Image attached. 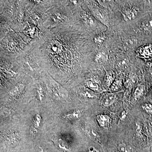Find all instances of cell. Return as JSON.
Returning a JSON list of instances; mask_svg holds the SVG:
<instances>
[{
	"label": "cell",
	"instance_id": "cell-1",
	"mask_svg": "<svg viewBox=\"0 0 152 152\" xmlns=\"http://www.w3.org/2000/svg\"><path fill=\"white\" fill-rule=\"evenodd\" d=\"M69 1H53L46 12L41 28L72 26L73 18Z\"/></svg>",
	"mask_w": 152,
	"mask_h": 152
},
{
	"label": "cell",
	"instance_id": "cell-2",
	"mask_svg": "<svg viewBox=\"0 0 152 152\" xmlns=\"http://www.w3.org/2000/svg\"><path fill=\"white\" fill-rule=\"evenodd\" d=\"M16 59L23 73L33 77L37 75L45 76L48 73L42 57L32 42L28 45Z\"/></svg>",
	"mask_w": 152,
	"mask_h": 152
},
{
	"label": "cell",
	"instance_id": "cell-3",
	"mask_svg": "<svg viewBox=\"0 0 152 152\" xmlns=\"http://www.w3.org/2000/svg\"><path fill=\"white\" fill-rule=\"evenodd\" d=\"M1 39V54L16 58L24 50L29 43L22 32L10 28Z\"/></svg>",
	"mask_w": 152,
	"mask_h": 152
},
{
	"label": "cell",
	"instance_id": "cell-4",
	"mask_svg": "<svg viewBox=\"0 0 152 152\" xmlns=\"http://www.w3.org/2000/svg\"><path fill=\"white\" fill-rule=\"evenodd\" d=\"M44 79L49 91L57 99L64 100L69 99V93L66 89L52 77L48 73L46 74Z\"/></svg>",
	"mask_w": 152,
	"mask_h": 152
},
{
	"label": "cell",
	"instance_id": "cell-5",
	"mask_svg": "<svg viewBox=\"0 0 152 152\" xmlns=\"http://www.w3.org/2000/svg\"><path fill=\"white\" fill-rule=\"evenodd\" d=\"M26 86L23 82L20 81L17 82L10 89L8 94L11 97L16 98L19 97L23 94L26 90Z\"/></svg>",
	"mask_w": 152,
	"mask_h": 152
},
{
	"label": "cell",
	"instance_id": "cell-6",
	"mask_svg": "<svg viewBox=\"0 0 152 152\" xmlns=\"http://www.w3.org/2000/svg\"><path fill=\"white\" fill-rule=\"evenodd\" d=\"M138 14L137 10L134 7H128L123 10L122 16L125 21L129 22L134 20Z\"/></svg>",
	"mask_w": 152,
	"mask_h": 152
},
{
	"label": "cell",
	"instance_id": "cell-7",
	"mask_svg": "<svg viewBox=\"0 0 152 152\" xmlns=\"http://www.w3.org/2000/svg\"><path fill=\"white\" fill-rule=\"evenodd\" d=\"M6 141L11 145H15L19 143L21 137L18 132L15 130L9 131L5 135Z\"/></svg>",
	"mask_w": 152,
	"mask_h": 152
},
{
	"label": "cell",
	"instance_id": "cell-8",
	"mask_svg": "<svg viewBox=\"0 0 152 152\" xmlns=\"http://www.w3.org/2000/svg\"><path fill=\"white\" fill-rule=\"evenodd\" d=\"M137 53L138 54L139 56L145 60L152 59V45H148L144 46L139 48Z\"/></svg>",
	"mask_w": 152,
	"mask_h": 152
},
{
	"label": "cell",
	"instance_id": "cell-9",
	"mask_svg": "<svg viewBox=\"0 0 152 152\" xmlns=\"http://www.w3.org/2000/svg\"><path fill=\"white\" fill-rule=\"evenodd\" d=\"M82 21L87 27L89 28H94L96 26V22L94 19L86 11H83L80 15Z\"/></svg>",
	"mask_w": 152,
	"mask_h": 152
},
{
	"label": "cell",
	"instance_id": "cell-10",
	"mask_svg": "<svg viewBox=\"0 0 152 152\" xmlns=\"http://www.w3.org/2000/svg\"><path fill=\"white\" fill-rule=\"evenodd\" d=\"M117 99V96L113 93H107L103 97L102 104L105 107H109L115 102Z\"/></svg>",
	"mask_w": 152,
	"mask_h": 152
},
{
	"label": "cell",
	"instance_id": "cell-11",
	"mask_svg": "<svg viewBox=\"0 0 152 152\" xmlns=\"http://www.w3.org/2000/svg\"><path fill=\"white\" fill-rule=\"evenodd\" d=\"M88 8L95 18L99 20L102 23H103L105 25H107V19L104 16L103 14L99 10H98L96 7L93 6L92 4H89Z\"/></svg>",
	"mask_w": 152,
	"mask_h": 152
},
{
	"label": "cell",
	"instance_id": "cell-12",
	"mask_svg": "<svg viewBox=\"0 0 152 152\" xmlns=\"http://www.w3.org/2000/svg\"><path fill=\"white\" fill-rule=\"evenodd\" d=\"M42 117L39 114H37L34 117L32 125L31 128V132L33 135H35L38 133V129L40 126Z\"/></svg>",
	"mask_w": 152,
	"mask_h": 152
},
{
	"label": "cell",
	"instance_id": "cell-13",
	"mask_svg": "<svg viewBox=\"0 0 152 152\" xmlns=\"http://www.w3.org/2000/svg\"><path fill=\"white\" fill-rule=\"evenodd\" d=\"M97 121L99 125L102 127L107 126L111 121L110 117L107 115L99 114L97 115Z\"/></svg>",
	"mask_w": 152,
	"mask_h": 152
},
{
	"label": "cell",
	"instance_id": "cell-14",
	"mask_svg": "<svg viewBox=\"0 0 152 152\" xmlns=\"http://www.w3.org/2000/svg\"><path fill=\"white\" fill-rule=\"evenodd\" d=\"M85 132L88 137L91 140L98 143H100L101 140H100L99 136L98 134L96 132L91 128L88 126L86 127L85 129Z\"/></svg>",
	"mask_w": 152,
	"mask_h": 152
},
{
	"label": "cell",
	"instance_id": "cell-15",
	"mask_svg": "<svg viewBox=\"0 0 152 152\" xmlns=\"http://www.w3.org/2000/svg\"><path fill=\"white\" fill-rule=\"evenodd\" d=\"M108 56L104 52H99L96 54L94 57L95 62L99 64H103L107 61Z\"/></svg>",
	"mask_w": 152,
	"mask_h": 152
},
{
	"label": "cell",
	"instance_id": "cell-16",
	"mask_svg": "<svg viewBox=\"0 0 152 152\" xmlns=\"http://www.w3.org/2000/svg\"><path fill=\"white\" fill-rule=\"evenodd\" d=\"M141 28L144 33L147 34H152V18L143 22L141 25Z\"/></svg>",
	"mask_w": 152,
	"mask_h": 152
},
{
	"label": "cell",
	"instance_id": "cell-17",
	"mask_svg": "<svg viewBox=\"0 0 152 152\" xmlns=\"http://www.w3.org/2000/svg\"><path fill=\"white\" fill-rule=\"evenodd\" d=\"M138 82V78L135 75L131 74L128 76L125 84L127 88H132Z\"/></svg>",
	"mask_w": 152,
	"mask_h": 152
},
{
	"label": "cell",
	"instance_id": "cell-18",
	"mask_svg": "<svg viewBox=\"0 0 152 152\" xmlns=\"http://www.w3.org/2000/svg\"><path fill=\"white\" fill-rule=\"evenodd\" d=\"M82 112L80 110H77L69 113L64 115V118L66 119L72 120L77 119L82 115Z\"/></svg>",
	"mask_w": 152,
	"mask_h": 152
},
{
	"label": "cell",
	"instance_id": "cell-19",
	"mask_svg": "<svg viewBox=\"0 0 152 152\" xmlns=\"http://www.w3.org/2000/svg\"><path fill=\"white\" fill-rule=\"evenodd\" d=\"M36 86V92L38 98L40 101H42L45 97V90L43 85H42L41 83H37Z\"/></svg>",
	"mask_w": 152,
	"mask_h": 152
},
{
	"label": "cell",
	"instance_id": "cell-20",
	"mask_svg": "<svg viewBox=\"0 0 152 152\" xmlns=\"http://www.w3.org/2000/svg\"><path fill=\"white\" fill-rule=\"evenodd\" d=\"M122 87V82L121 79H116L110 87V90L112 92H116L121 89Z\"/></svg>",
	"mask_w": 152,
	"mask_h": 152
},
{
	"label": "cell",
	"instance_id": "cell-21",
	"mask_svg": "<svg viewBox=\"0 0 152 152\" xmlns=\"http://www.w3.org/2000/svg\"><path fill=\"white\" fill-rule=\"evenodd\" d=\"M145 91V86L142 84L137 86L134 92V97L135 99L137 100L141 97Z\"/></svg>",
	"mask_w": 152,
	"mask_h": 152
},
{
	"label": "cell",
	"instance_id": "cell-22",
	"mask_svg": "<svg viewBox=\"0 0 152 152\" xmlns=\"http://www.w3.org/2000/svg\"><path fill=\"white\" fill-rule=\"evenodd\" d=\"M118 152H134L133 148L130 146L127 145L122 143L119 145L118 148Z\"/></svg>",
	"mask_w": 152,
	"mask_h": 152
},
{
	"label": "cell",
	"instance_id": "cell-23",
	"mask_svg": "<svg viewBox=\"0 0 152 152\" xmlns=\"http://www.w3.org/2000/svg\"><path fill=\"white\" fill-rule=\"evenodd\" d=\"M124 43L126 46L129 48H134L138 44V41L134 38L130 37L127 38L125 40Z\"/></svg>",
	"mask_w": 152,
	"mask_h": 152
},
{
	"label": "cell",
	"instance_id": "cell-24",
	"mask_svg": "<svg viewBox=\"0 0 152 152\" xmlns=\"http://www.w3.org/2000/svg\"><path fill=\"white\" fill-rule=\"evenodd\" d=\"M85 84L88 88L93 91H97L99 88V86L97 83L91 80L87 81Z\"/></svg>",
	"mask_w": 152,
	"mask_h": 152
},
{
	"label": "cell",
	"instance_id": "cell-25",
	"mask_svg": "<svg viewBox=\"0 0 152 152\" xmlns=\"http://www.w3.org/2000/svg\"><path fill=\"white\" fill-rule=\"evenodd\" d=\"M81 94L84 97L88 99H94L96 97L94 93L91 90L84 88L82 90Z\"/></svg>",
	"mask_w": 152,
	"mask_h": 152
},
{
	"label": "cell",
	"instance_id": "cell-26",
	"mask_svg": "<svg viewBox=\"0 0 152 152\" xmlns=\"http://www.w3.org/2000/svg\"><path fill=\"white\" fill-rule=\"evenodd\" d=\"M114 81V77L111 74L109 73L106 74L104 78V83L106 86L108 87H110Z\"/></svg>",
	"mask_w": 152,
	"mask_h": 152
},
{
	"label": "cell",
	"instance_id": "cell-27",
	"mask_svg": "<svg viewBox=\"0 0 152 152\" xmlns=\"http://www.w3.org/2000/svg\"><path fill=\"white\" fill-rule=\"evenodd\" d=\"M106 39V38L103 35H99L96 36L93 39V41L96 45H101L103 43Z\"/></svg>",
	"mask_w": 152,
	"mask_h": 152
},
{
	"label": "cell",
	"instance_id": "cell-28",
	"mask_svg": "<svg viewBox=\"0 0 152 152\" xmlns=\"http://www.w3.org/2000/svg\"><path fill=\"white\" fill-rule=\"evenodd\" d=\"M142 108L145 111L148 113L152 115V104L150 103H144L142 105Z\"/></svg>",
	"mask_w": 152,
	"mask_h": 152
},
{
	"label": "cell",
	"instance_id": "cell-29",
	"mask_svg": "<svg viewBox=\"0 0 152 152\" xmlns=\"http://www.w3.org/2000/svg\"><path fill=\"white\" fill-rule=\"evenodd\" d=\"M129 62L127 59L124 58L121 59L118 62V66L124 68L125 67L127 66Z\"/></svg>",
	"mask_w": 152,
	"mask_h": 152
},
{
	"label": "cell",
	"instance_id": "cell-30",
	"mask_svg": "<svg viewBox=\"0 0 152 152\" xmlns=\"http://www.w3.org/2000/svg\"><path fill=\"white\" fill-rule=\"evenodd\" d=\"M145 131L147 136L148 137H151L152 134V128L150 124H147L145 126Z\"/></svg>",
	"mask_w": 152,
	"mask_h": 152
},
{
	"label": "cell",
	"instance_id": "cell-31",
	"mask_svg": "<svg viewBox=\"0 0 152 152\" xmlns=\"http://www.w3.org/2000/svg\"><path fill=\"white\" fill-rule=\"evenodd\" d=\"M142 131V130L141 125L140 123H137L136 124V132H137V133L139 135H141Z\"/></svg>",
	"mask_w": 152,
	"mask_h": 152
},
{
	"label": "cell",
	"instance_id": "cell-32",
	"mask_svg": "<svg viewBox=\"0 0 152 152\" xmlns=\"http://www.w3.org/2000/svg\"><path fill=\"white\" fill-rule=\"evenodd\" d=\"M58 144L60 148H62L65 149L66 150L67 148L66 146L65 145V143L64 142V141L62 140L61 139L58 140Z\"/></svg>",
	"mask_w": 152,
	"mask_h": 152
},
{
	"label": "cell",
	"instance_id": "cell-33",
	"mask_svg": "<svg viewBox=\"0 0 152 152\" xmlns=\"http://www.w3.org/2000/svg\"><path fill=\"white\" fill-rule=\"evenodd\" d=\"M88 152H99L94 147H91L88 149Z\"/></svg>",
	"mask_w": 152,
	"mask_h": 152
},
{
	"label": "cell",
	"instance_id": "cell-34",
	"mask_svg": "<svg viewBox=\"0 0 152 152\" xmlns=\"http://www.w3.org/2000/svg\"><path fill=\"white\" fill-rule=\"evenodd\" d=\"M40 152H46L44 151H43V150L42 149H41V150L40 151Z\"/></svg>",
	"mask_w": 152,
	"mask_h": 152
}]
</instances>
